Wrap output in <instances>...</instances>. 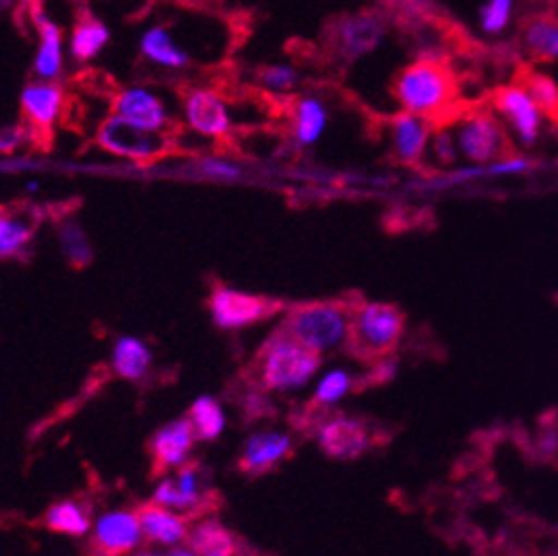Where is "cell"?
I'll use <instances>...</instances> for the list:
<instances>
[{
    "label": "cell",
    "mask_w": 558,
    "mask_h": 556,
    "mask_svg": "<svg viewBox=\"0 0 558 556\" xmlns=\"http://www.w3.org/2000/svg\"><path fill=\"white\" fill-rule=\"evenodd\" d=\"M517 81L527 87L530 96L541 109L543 119H547L551 125H558V85L554 83V78L525 70Z\"/></svg>",
    "instance_id": "30"
},
{
    "label": "cell",
    "mask_w": 558,
    "mask_h": 556,
    "mask_svg": "<svg viewBox=\"0 0 558 556\" xmlns=\"http://www.w3.org/2000/svg\"><path fill=\"white\" fill-rule=\"evenodd\" d=\"M111 114H119L138 128L151 132H167L172 119L165 100L149 87L130 85L123 87L111 102Z\"/></svg>",
    "instance_id": "15"
},
{
    "label": "cell",
    "mask_w": 558,
    "mask_h": 556,
    "mask_svg": "<svg viewBox=\"0 0 558 556\" xmlns=\"http://www.w3.org/2000/svg\"><path fill=\"white\" fill-rule=\"evenodd\" d=\"M294 455V440L283 432H256L245 440L236 468L245 476H265Z\"/></svg>",
    "instance_id": "16"
},
{
    "label": "cell",
    "mask_w": 558,
    "mask_h": 556,
    "mask_svg": "<svg viewBox=\"0 0 558 556\" xmlns=\"http://www.w3.org/2000/svg\"><path fill=\"white\" fill-rule=\"evenodd\" d=\"M111 365H114L117 376L125 380H141L151 365V352L136 337H123L114 346Z\"/></svg>",
    "instance_id": "29"
},
{
    "label": "cell",
    "mask_w": 558,
    "mask_h": 556,
    "mask_svg": "<svg viewBox=\"0 0 558 556\" xmlns=\"http://www.w3.org/2000/svg\"><path fill=\"white\" fill-rule=\"evenodd\" d=\"M534 452L536 459L545 461V463H556L558 461V423H547V419H543L541 432L534 440Z\"/></svg>",
    "instance_id": "35"
},
{
    "label": "cell",
    "mask_w": 558,
    "mask_h": 556,
    "mask_svg": "<svg viewBox=\"0 0 558 556\" xmlns=\"http://www.w3.org/2000/svg\"><path fill=\"white\" fill-rule=\"evenodd\" d=\"M38 43L32 61V74L38 81H59L65 74V36L59 23H53L45 14L34 16Z\"/></svg>",
    "instance_id": "19"
},
{
    "label": "cell",
    "mask_w": 558,
    "mask_h": 556,
    "mask_svg": "<svg viewBox=\"0 0 558 556\" xmlns=\"http://www.w3.org/2000/svg\"><path fill=\"white\" fill-rule=\"evenodd\" d=\"M187 419L192 421L196 440H214L222 432V427H226V414H222L220 403L211 397L198 399L190 408Z\"/></svg>",
    "instance_id": "31"
},
{
    "label": "cell",
    "mask_w": 558,
    "mask_h": 556,
    "mask_svg": "<svg viewBox=\"0 0 558 556\" xmlns=\"http://www.w3.org/2000/svg\"><path fill=\"white\" fill-rule=\"evenodd\" d=\"M65 87L59 81H29L21 92V111L32 132H49L65 109Z\"/></svg>",
    "instance_id": "17"
},
{
    "label": "cell",
    "mask_w": 558,
    "mask_h": 556,
    "mask_svg": "<svg viewBox=\"0 0 558 556\" xmlns=\"http://www.w3.org/2000/svg\"><path fill=\"white\" fill-rule=\"evenodd\" d=\"M352 389H356V380L350 376V372L337 370L331 372L329 376L323 378V383L318 385L316 395L312 399V403H307L305 408V423L303 425H316L327 416V408L333 406L337 401H341L345 395H350Z\"/></svg>",
    "instance_id": "28"
},
{
    "label": "cell",
    "mask_w": 558,
    "mask_h": 556,
    "mask_svg": "<svg viewBox=\"0 0 558 556\" xmlns=\"http://www.w3.org/2000/svg\"><path fill=\"white\" fill-rule=\"evenodd\" d=\"M198 167L203 177L216 179V181H239L243 177V170L236 162L220 156H207L201 160Z\"/></svg>",
    "instance_id": "36"
},
{
    "label": "cell",
    "mask_w": 558,
    "mask_h": 556,
    "mask_svg": "<svg viewBox=\"0 0 558 556\" xmlns=\"http://www.w3.org/2000/svg\"><path fill=\"white\" fill-rule=\"evenodd\" d=\"M329 123V109L323 98L307 94L292 105V138L299 147H312L320 141Z\"/></svg>",
    "instance_id": "23"
},
{
    "label": "cell",
    "mask_w": 558,
    "mask_h": 556,
    "mask_svg": "<svg viewBox=\"0 0 558 556\" xmlns=\"http://www.w3.org/2000/svg\"><path fill=\"white\" fill-rule=\"evenodd\" d=\"M43 525L56 534L85 536L92 530V517L81 500H56L45 510Z\"/></svg>",
    "instance_id": "27"
},
{
    "label": "cell",
    "mask_w": 558,
    "mask_h": 556,
    "mask_svg": "<svg viewBox=\"0 0 558 556\" xmlns=\"http://www.w3.org/2000/svg\"><path fill=\"white\" fill-rule=\"evenodd\" d=\"M434 125L410 111H401L399 117L389 121V145L392 154L403 165H418L432 141Z\"/></svg>",
    "instance_id": "20"
},
{
    "label": "cell",
    "mask_w": 558,
    "mask_h": 556,
    "mask_svg": "<svg viewBox=\"0 0 558 556\" xmlns=\"http://www.w3.org/2000/svg\"><path fill=\"white\" fill-rule=\"evenodd\" d=\"M245 556H263V554H245Z\"/></svg>",
    "instance_id": "45"
},
{
    "label": "cell",
    "mask_w": 558,
    "mask_h": 556,
    "mask_svg": "<svg viewBox=\"0 0 558 556\" xmlns=\"http://www.w3.org/2000/svg\"><path fill=\"white\" fill-rule=\"evenodd\" d=\"M320 363V352L299 343L283 329H276L256 354L250 376L263 392H286L305 385L318 372Z\"/></svg>",
    "instance_id": "3"
},
{
    "label": "cell",
    "mask_w": 558,
    "mask_h": 556,
    "mask_svg": "<svg viewBox=\"0 0 558 556\" xmlns=\"http://www.w3.org/2000/svg\"><path fill=\"white\" fill-rule=\"evenodd\" d=\"M170 556H198V554H196V552H192L190 547H187V549H181V547H179V549L170 552Z\"/></svg>",
    "instance_id": "41"
},
{
    "label": "cell",
    "mask_w": 558,
    "mask_h": 556,
    "mask_svg": "<svg viewBox=\"0 0 558 556\" xmlns=\"http://www.w3.org/2000/svg\"><path fill=\"white\" fill-rule=\"evenodd\" d=\"M59 239L63 243V250H65V256L70 258V263L81 269L85 267L89 261H92V250H89V243L81 230V226H76L74 220L70 222H63V228L59 230Z\"/></svg>",
    "instance_id": "32"
},
{
    "label": "cell",
    "mask_w": 558,
    "mask_h": 556,
    "mask_svg": "<svg viewBox=\"0 0 558 556\" xmlns=\"http://www.w3.org/2000/svg\"><path fill=\"white\" fill-rule=\"evenodd\" d=\"M36 190H38V183H29L27 185V192H36Z\"/></svg>",
    "instance_id": "44"
},
{
    "label": "cell",
    "mask_w": 558,
    "mask_h": 556,
    "mask_svg": "<svg viewBox=\"0 0 558 556\" xmlns=\"http://www.w3.org/2000/svg\"><path fill=\"white\" fill-rule=\"evenodd\" d=\"M489 102L494 114L504 123H508V128L517 134V138L523 145L532 147L538 141L543 114L523 83L514 81L510 85L496 87L489 94Z\"/></svg>",
    "instance_id": "11"
},
{
    "label": "cell",
    "mask_w": 558,
    "mask_h": 556,
    "mask_svg": "<svg viewBox=\"0 0 558 556\" xmlns=\"http://www.w3.org/2000/svg\"><path fill=\"white\" fill-rule=\"evenodd\" d=\"M143 530L134 510H114L98 519L89 534V556H128L141 541Z\"/></svg>",
    "instance_id": "13"
},
{
    "label": "cell",
    "mask_w": 558,
    "mask_h": 556,
    "mask_svg": "<svg viewBox=\"0 0 558 556\" xmlns=\"http://www.w3.org/2000/svg\"><path fill=\"white\" fill-rule=\"evenodd\" d=\"M514 14V0H487L481 8V27L489 36L506 32Z\"/></svg>",
    "instance_id": "34"
},
{
    "label": "cell",
    "mask_w": 558,
    "mask_h": 556,
    "mask_svg": "<svg viewBox=\"0 0 558 556\" xmlns=\"http://www.w3.org/2000/svg\"><path fill=\"white\" fill-rule=\"evenodd\" d=\"M194 440H196V434L187 416L162 425L149 438V459H151L149 476L158 481L170 470L181 468L187 461Z\"/></svg>",
    "instance_id": "14"
},
{
    "label": "cell",
    "mask_w": 558,
    "mask_h": 556,
    "mask_svg": "<svg viewBox=\"0 0 558 556\" xmlns=\"http://www.w3.org/2000/svg\"><path fill=\"white\" fill-rule=\"evenodd\" d=\"M395 98L403 111L429 121L436 128L461 117L459 83L454 72L436 59H418L403 68L395 81Z\"/></svg>",
    "instance_id": "1"
},
{
    "label": "cell",
    "mask_w": 558,
    "mask_h": 556,
    "mask_svg": "<svg viewBox=\"0 0 558 556\" xmlns=\"http://www.w3.org/2000/svg\"><path fill=\"white\" fill-rule=\"evenodd\" d=\"M170 143L167 132L138 128L119 114H109L96 130V145L100 149L134 162H154L162 158L170 152Z\"/></svg>",
    "instance_id": "5"
},
{
    "label": "cell",
    "mask_w": 558,
    "mask_h": 556,
    "mask_svg": "<svg viewBox=\"0 0 558 556\" xmlns=\"http://www.w3.org/2000/svg\"><path fill=\"white\" fill-rule=\"evenodd\" d=\"M207 307L220 329H241L283 314L290 305L278 299L239 292L228 286H216L207 299Z\"/></svg>",
    "instance_id": "8"
},
{
    "label": "cell",
    "mask_w": 558,
    "mask_h": 556,
    "mask_svg": "<svg viewBox=\"0 0 558 556\" xmlns=\"http://www.w3.org/2000/svg\"><path fill=\"white\" fill-rule=\"evenodd\" d=\"M405 325L408 316L399 305L363 301L352 316L343 348L354 361L376 365L395 356L405 334Z\"/></svg>",
    "instance_id": "4"
},
{
    "label": "cell",
    "mask_w": 558,
    "mask_h": 556,
    "mask_svg": "<svg viewBox=\"0 0 558 556\" xmlns=\"http://www.w3.org/2000/svg\"><path fill=\"white\" fill-rule=\"evenodd\" d=\"M185 125L205 138H228L234 130L230 105L218 92L209 87H194L183 98Z\"/></svg>",
    "instance_id": "12"
},
{
    "label": "cell",
    "mask_w": 558,
    "mask_h": 556,
    "mask_svg": "<svg viewBox=\"0 0 558 556\" xmlns=\"http://www.w3.org/2000/svg\"><path fill=\"white\" fill-rule=\"evenodd\" d=\"M385 29V19L378 12L363 10L331 23L327 40L341 61L354 63L380 45Z\"/></svg>",
    "instance_id": "10"
},
{
    "label": "cell",
    "mask_w": 558,
    "mask_h": 556,
    "mask_svg": "<svg viewBox=\"0 0 558 556\" xmlns=\"http://www.w3.org/2000/svg\"><path fill=\"white\" fill-rule=\"evenodd\" d=\"M136 517L143 530V536L151 543L160 545H179L187 541L190 534V517L183 512H177L172 508H165L156 500H147V504L136 506Z\"/></svg>",
    "instance_id": "21"
},
{
    "label": "cell",
    "mask_w": 558,
    "mask_h": 556,
    "mask_svg": "<svg viewBox=\"0 0 558 556\" xmlns=\"http://www.w3.org/2000/svg\"><path fill=\"white\" fill-rule=\"evenodd\" d=\"M151 500L196 519L201 512H207L209 504L218 506V494L207 487L201 461H185L174 479L167 476L158 483Z\"/></svg>",
    "instance_id": "9"
},
{
    "label": "cell",
    "mask_w": 558,
    "mask_h": 556,
    "mask_svg": "<svg viewBox=\"0 0 558 556\" xmlns=\"http://www.w3.org/2000/svg\"><path fill=\"white\" fill-rule=\"evenodd\" d=\"M318 448L333 461H354L380 445V427L361 416L327 414L316 427Z\"/></svg>",
    "instance_id": "7"
},
{
    "label": "cell",
    "mask_w": 558,
    "mask_h": 556,
    "mask_svg": "<svg viewBox=\"0 0 558 556\" xmlns=\"http://www.w3.org/2000/svg\"><path fill=\"white\" fill-rule=\"evenodd\" d=\"M27 132L23 128H3L0 130V154H14L23 147Z\"/></svg>",
    "instance_id": "39"
},
{
    "label": "cell",
    "mask_w": 558,
    "mask_h": 556,
    "mask_svg": "<svg viewBox=\"0 0 558 556\" xmlns=\"http://www.w3.org/2000/svg\"><path fill=\"white\" fill-rule=\"evenodd\" d=\"M109 40H111V29L102 21L94 16H83L70 34L68 53L76 63H89L98 59L102 49L109 45Z\"/></svg>",
    "instance_id": "25"
},
{
    "label": "cell",
    "mask_w": 558,
    "mask_h": 556,
    "mask_svg": "<svg viewBox=\"0 0 558 556\" xmlns=\"http://www.w3.org/2000/svg\"><path fill=\"white\" fill-rule=\"evenodd\" d=\"M361 303L363 299L359 294L296 303L288 307L278 329H283L299 343L323 354L345 343L352 316Z\"/></svg>",
    "instance_id": "2"
},
{
    "label": "cell",
    "mask_w": 558,
    "mask_h": 556,
    "mask_svg": "<svg viewBox=\"0 0 558 556\" xmlns=\"http://www.w3.org/2000/svg\"><path fill=\"white\" fill-rule=\"evenodd\" d=\"M36 232V220L25 209L0 207V261L21 254Z\"/></svg>",
    "instance_id": "26"
},
{
    "label": "cell",
    "mask_w": 558,
    "mask_h": 556,
    "mask_svg": "<svg viewBox=\"0 0 558 556\" xmlns=\"http://www.w3.org/2000/svg\"><path fill=\"white\" fill-rule=\"evenodd\" d=\"M187 547L198 556H241V539L216 519L198 521L187 534Z\"/></svg>",
    "instance_id": "24"
},
{
    "label": "cell",
    "mask_w": 558,
    "mask_h": 556,
    "mask_svg": "<svg viewBox=\"0 0 558 556\" xmlns=\"http://www.w3.org/2000/svg\"><path fill=\"white\" fill-rule=\"evenodd\" d=\"M432 152L434 158L440 165H454L457 156H459V145H457V136L452 134L450 128H436V132L432 134Z\"/></svg>",
    "instance_id": "37"
},
{
    "label": "cell",
    "mask_w": 558,
    "mask_h": 556,
    "mask_svg": "<svg viewBox=\"0 0 558 556\" xmlns=\"http://www.w3.org/2000/svg\"><path fill=\"white\" fill-rule=\"evenodd\" d=\"M530 160L525 158V156H517V154H510V156H506V158H500V160H496V162H489V167H487V174H492V177H498V174H517V172H525V170H530Z\"/></svg>",
    "instance_id": "38"
},
{
    "label": "cell",
    "mask_w": 558,
    "mask_h": 556,
    "mask_svg": "<svg viewBox=\"0 0 558 556\" xmlns=\"http://www.w3.org/2000/svg\"><path fill=\"white\" fill-rule=\"evenodd\" d=\"M523 51L536 63H558V16L551 10L530 14L519 25Z\"/></svg>",
    "instance_id": "22"
},
{
    "label": "cell",
    "mask_w": 558,
    "mask_h": 556,
    "mask_svg": "<svg viewBox=\"0 0 558 556\" xmlns=\"http://www.w3.org/2000/svg\"><path fill=\"white\" fill-rule=\"evenodd\" d=\"M523 3L527 5H538V8H545V10H551L556 5V0H523Z\"/></svg>",
    "instance_id": "40"
},
{
    "label": "cell",
    "mask_w": 558,
    "mask_h": 556,
    "mask_svg": "<svg viewBox=\"0 0 558 556\" xmlns=\"http://www.w3.org/2000/svg\"><path fill=\"white\" fill-rule=\"evenodd\" d=\"M457 145L459 154L474 165L496 162L514 154L510 145V136L494 111L487 109H470L457 119Z\"/></svg>",
    "instance_id": "6"
},
{
    "label": "cell",
    "mask_w": 558,
    "mask_h": 556,
    "mask_svg": "<svg viewBox=\"0 0 558 556\" xmlns=\"http://www.w3.org/2000/svg\"><path fill=\"white\" fill-rule=\"evenodd\" d=\"M260 78V85L267 89V92H274V94H290L292 89H296L301 76H299V70L290 63H274V65H267L260 70L258 74Z\"/></svg>",
    "instance_id": "33"
},
{
    "label": "cell",
    "mask_w": 558,
    "mask_h": 556,
    "mask_svg": "<svg viewBox=\"0 0 558 556\" xmlns=\"http://www.w3.org/2000/svg\"><path fill=\"white\" fill-rule=\"evenodd\" d=\"M134 556H170V554H158V552H138Z\"/></svg>",
    "instance_id": "43"
},
{
    "label": "cell",
    "mask_w": 558,
    "mask_h": 556,
    "mask_svg": "<svg viewBox=\"0 0 558 556\" xmlns=\"http://www.w3.org/2000/svg\"><path fill=\"white\" fill-rule=\"evenodd\" d=\"M16 3V0H0V14H3V12H8L12 5Z\"/></svg>",
    "instance_id": "42"
},
{
    "label": "cell",
    "mask_w": 558,
    "mask_h": 556,
    "mask_svg": "<svg viewBox=\"0 0 558 556\" xmlns=\"http://www.w3.org/2000/svg\"><path fill=\"white\" fill-rule=\"evenodd\" d=\"M138 53L145 63L165 72H185L192 68V51L165 23L149 25L138 38Z\"/></svg>",
    "instance_id": "18"
}]
</instances>
